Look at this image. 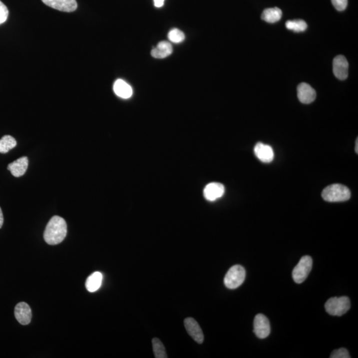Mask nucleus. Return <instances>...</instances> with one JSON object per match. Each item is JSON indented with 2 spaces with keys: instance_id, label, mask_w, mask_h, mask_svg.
<instances>
[{
  "instance_id": "obj_10",
  "label": "nucleus",
  "mask_w": 358,
  "mask_h": 358,
  "mask_svg": "<svg viewBox=\"0 0 358 358\" xmlns=\"http://www.w3.org/2000/svg\"><path fill=\"white\" fill-rule=\"evenodd\" d=\"M184 323L188 334L193 338L194 341L197 342L198 344L203 343L204 334L199 323L191 317L186 319Z\"/></svg>"
},
{
  "instance_id": "obj_12",
  "label": "nucleus",
  "mask_w": 358,
  "mask_h": 358,
  "mask_svg": "<svg viewBox=\"0 0 358 358\" xmlns=\"http://www.w3.org/2000/svg\"><path fill=\"white\" fill-rule=\"evenodd\" d=\"M254 153L259 160L265 163H270L274 159V151L270 145L259 142L254 147Z\"/></svg>"
},
{
  "instance_id": "obj_20",
  "label": "nucleus",
  "mask_w": 358,
  "mask_h": 358,
  "mask_svg": "<svg viewBox=\"0 0 358 358\" xmlns=\"http://www.w3.org/2000/svg\"><path fill=\"white\" fill-rule=\"evenodd\" d=\"M285 26H286L287 29L297 32V33L306 31L308 27L306 22L302 19L290 20V21L286 22Z\"/></svg>"
},
{
  "instance_id": "obj_17",
  "label": "nucleus",
  "mask_w": 358,
  "mask_h": 358,
  "mask_svg": "<svg viewBox=\"0 0 358 358\" xmlns=\"http://www.w3.org/2000/svg\"><path fill=\"white\" fill-rule=\"evenodd\" d=\"M103 279L102 274L100 272H96L90 275L86 279V288L87 291L90 293H94L98 291L102 285Z\"/></svg>"
},
{
  "instance_id": "obj_21",
  "label": "nucleus",
  "mask_w": 358,
  "mask_h": 358,
  "mask_svg": "<svg viewBox=\"0 0 358 358\" xmlns=\"http://www.w3.org/2000/svg\"><path fill=\"white\" fill-rule=\"evenodd\" d=\"M153 353L155 357L156 358H168L165 347L161 341L157 338L152 340Z\"/></svg>"
},
{
  "instance_id": "obj_8",
  "label": "nucleus",
  "mask_w": 358,
  "mask_h": 358,
  "mask_svg": "<svg viewBox=\"0 0 358 358\" xmlns=\"http://www.w3.org/2000/svg\"><path fill=\"white\" fill-rule=\"evenodd\" d=\"M297 96L303 104H309L314 102L317 97L316 91L307 83H301L297 87Z\"/></svg>"
},
{
  "instance_id": "obj_27",
  "label": "nucleus",
  "mask_w": 358,
  "mask_h": 358,
  "mask_svg": "<svg viewBox=\"0 0 358 358\" xmlns=\"http://www.w3.org/2000/svg\"><path fill=\"white\" fill-rule=\"evenodd\" d=\"M3 224V215L1 208H0V228H1Z\"/></svg>"
},
{
  "instance_id": "obj_5",
  "label": "nucleus",
  "mask_w": 358,
  "mask_h": 358,
  "mask_svg": "<svg viewBox=\"0 0 358 358\" xmlns=\"http://www.w3.org/2000/svg\"><path fill=\"white\" fill-rule=\"evenodd\" d=\"M313 268V260L310 256H305L301 259L293 272L295 282L302 283L307 278Z\"/></svg>"
},
{
  "instance_id": "obj_19",
  "label": "nucleus",
  "mask_w": 358,
  "mask_h": 358,
  "mask_svg": "<svg viewBox=\"0 0 358 358\" xmlns=\"http://www.w3.org/2000/svg\"><path fill=\"white\" fill-rule=\"evenodd\" d=\"M17 145V141L10 135H5L0 139V153H6L13 149Z\"/></svg>"
},
{
  "instance_id": "obj_23",
  "label": "nucleus",
  "mask_w": 358,
  "mask_h": 358,
  "mask_svg": "<svg viewBox=\"0 0 358 358\" xmlns=\"http://www.w3.org/2000/svg\"><path fill=\"white\" fill-rule=\"evenodd\" d=\"M351 356L349 355V351L345 349H340L336 350L331 354V358H350Z\"/></svg>"
},
{
  "instance_id": "obj_18",
  "label": "nucleus",
  "mask_w": 358,
  "mask_h": 358,
  "mask_svg": "<svg viewBox=\"0 0 358 358\" xmlns=\"http://www.w3.org/2000/svg\"><path fill=\"white\" fill-rule=\"evenodd\" d=\"M282 11L279 7L268 8L263 11L262 19L269 23H275L282 17Z\"/></svg>"
},
{
  "instance_id": "obj_15",
  "label": "nucleus",
  "mask_w": 358,
  "mask_h": 358,
  "mask_svg": "<svg viewBox=\"0 0 358 358\" xmlns=\"http://www.w3.org/2000/svg\"><path fill=\"white\" fill-rule=\"evenodd\" d=\"M114 91L117 96L123 99L129 98L133 94L132 88L130 85L121 79L117 80L115 82Z\"/></svg>"
},
{
  "instance_id": "obj_13",
  "label": "nucleus",
  "mask_w": 358,
  "mask_h": 358,
  "mask_svg": "<svg viewBox=\"0 0 358 358\" xmlns=\"http://www.w3.org/2000/svg\"><path fill=\"white\" fill-rule=\"evenodd\" d=\"M225 189L221 183H212L206 186L204 190V196L206 200L214 201L224 195Z\"/></svg>"
},
{
  "instance_id": "obj_28",
  "label": "nucleus",
  "mask_w": 358,
  "mask_h": 358,
  "mask_svg": "<svg viewBox=\"0 0 358 358\" xmlns=\"http://www.w3.org/2000/svg\"><path fill=\"white\" fill-rule=\"evenodd\" d=\"M355 151H356V152H357V153L358 154V138L357 139V141H356Z\"/></svg>"
},
{
  "instance_id": "obj_3",
  "label": "nucleus",
  "mask_w": 358,
  "mask_h": 358,
  "mask_svg": "<svg viewBox=\"0 0 358 358\" xmlns=\"http://www.w3.org/2000/svg\"><path fill=\"white\" fill-rule=\"evenodd\" d=\"M351 300L348 297H333L327 301L325 309L333 316H343L351 309Z\"/></svg>"
},
{
  "instance_id": "obj_6",
  "label": "nucleus",
  "mask_w": 358,
  "mask_h": 358,
  "mask_svg": "<svg viewBox=\"0 0 358 358\" xmlns=\"http://www.w3.org/2000/svg\"><path fill=\"white\" fill-rule=\"evenodd\" d=\"M254 332L260 339H264L270 335L271 332L270 321L265 315L259 314L254 319Z\"/></svg>"
},
{
  "instance_id": "obj_14",
  "label": "nucleus",
  "mask_w": 358,
  "mask_h": 358,
  "mask_svg": "<svg viewBox=\"0 0 358 358\" xmlns=\"http://www.w3.org/2000/svg\"><path fill=\"white\" fill-rule=\"evenodd\" d=\"M29 161L27 157H21L7 166V169L11 172L12 175L15 177L23 176L27 171Z\"/></svg>"
},
{
  "instance_id": "obj_22",
  "label": "nucleus",
  "mask_w": 358,
  "mask_h": 358,
  "mask_svg": "<svg viewBox=\"0 0 358 358\" xmlns=\"http://www.w3.org/2000/svg\"><path fill=\"white\" fill-rule=\"evenodd\" d=\"M168 38L170 41L173 42L174 43H180L185 39V33L181 30L173 29L168 33Z\"/></svg>"
},
{
  "instance_id": "obj_16",
  "label": "nucleus",
  "mask_w": 358,
  "mask_h": 358,
  "mask_svg": "<svg viewBox=\"0 0 358 358\" xmlns=\"http://www.w3.org/2000/svg\"><path fill=\"white\" fill-rule=\"evenodd\" d=\"M173 52V46L167 41H161L156 47L151 50V56L155 58H165L171 55Z\"/></svg>"
},
{
  "instance_id": "obj_1",
  "label": "nucleus",
  "mask_w": 358,
  "mask_h": 358,
  "mask_svg": "<svg viewBox=\"0 0 358 358\" xmlns=\"http://www.w3.org/2000/svg\"><path fill=\"white\" fill-rule=\"evenodd\" d=\"M67 225L63 218L54 216L48 222L44 232V240L48 244L57 245L64 240Z\"/></svg>"
},
{
  "instance_id": "obj_2",
  "label": "nucleus",
  "mask_w": 358,
  "mask_h": 358,
  "mask_svg": "<svg viewBox=\"0 0 358 358\" xmlns=\"http://www.w3.org/2000/svg\"><path fill=\"white\" fill-rule=\"evenodd\" d=\"M322 197L329 202H345L351 199V193L349 188L341 184H333L323 190Z\"/></svg>"
},
{
  "instance_id": "obj_11",
  "label": "nucleus",
  "mask_w": 358,
  "mask_h": 358,
  "mask_svg": "<svg viewBox=\"0 0 358 358\" xmlns=\"http://www.w3.org/2000/svg\"><path fill=\"white\" fill-rule=\"evenodd\" d=\"M15 319L22 325H29L32 318L31 308L26 303L21 302L16 305L14 311Z\"/></svg>"
},
{
  "instance_id": "obj_4",
  "label": "nucleus",
  "mask_w": 358,
  "mask_h": 358,
  "mask_svg": "<svg viewBox=\"0 0 358 358\" xmlns=\"http://www.w3.org/2000/svg\"><path fill=\"white\" fill-rule=\"evenodd\" d=\"M246 278V270L240 265L232 267L224 278V284L228 289L238 288L244 283Z\"/></svg>"
},
{
  "instance_id": "obj_24",
  "label": "nucleus",
  "mask_w": 358,
  "mask_h": 358,
  "mask_svg": "<svg viewBox=\"0 0 358 358\" xmlns=\"http://www.w3.org/2000/svg\"><path fill=\"white\" fill-rule=\"evenodd\" d=\"M9 15V11L5 4L0 1V25L5 23Z\"/></svg>"
},
{
  "instance_id": "obj_7",
  "label": "nucleus",
  "mask_w": 358,
  "mask_h": 358,
  "mask_svg": "<svg viewBox=\"0 0 358 358\" xmlns=\"http://www.w3.org/2000/svg\"><path fill=\"white\" fill-rule=\"evenodd\" d=\"M349 62L343 55L336 56L333 60V72L336 77L341 80L347 79L349 76Z\"/></svg>"
},
{
  "instance_id": "obj_9",
  "label": "nucleus",
  "mask_w": 358,
  "mask_h": 358,
  "mask_svg": "<svg viewBox=\"0 0 358 358\" xmlns=\"http://www.w3.org/2000/svg\"><path fill=\"white\" fill-rule=\"evenodd\" d=\"M45 5L64 12L75 11L77 8L76 0H41Z\"/></svg>"
},
{
  "instance_id": "obj_25",
  "label": "nucleus",
  "mask_w": 358,
  "mask_h": 358,
  "mask_svg": "<svg viewBox=\"0 0 358 358\" xmlns=\"http://www.w3.org/2000/svg\"><path fill=\"white\" fill-rule=\"evenodd\" d=\"M332 3L338 11H342L347 8L348 0H332Z\"/></svg>"
},
{
  "instance_id": "obj_26",
  "label": "nucleus",
  "mask_w": 358,
  "mask_h": 358,
  "mask_svg": "<svg viewBox=\"0 0 358 358\" xmlns=\"http://www.w3.org/2000/svg\"><path fill=\"white\" fill-rule=\"evenodd\" d=\"M154 1V5L156 7H161L164 5L165 0H153Z\"/></svg>"
}]
</instances>
